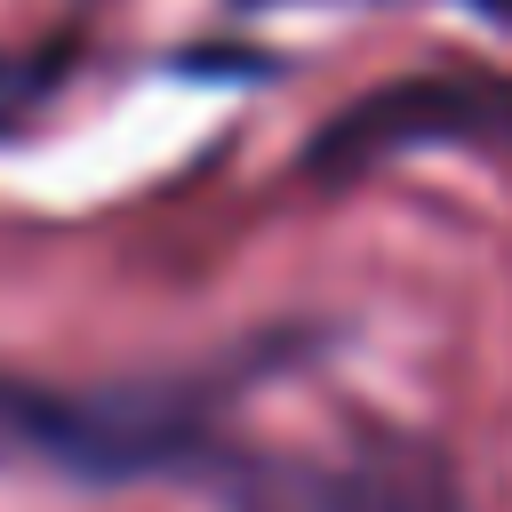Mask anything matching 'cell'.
Instances as JSON below:
<instances>
[{"label": "cell", "instance_id": "1", "mask_svg": "<svg viewBox=\"0 0 512 512\" xmlns=\"http://www.w3.org/2000/svg\"><path fill=\"white\" fill-rule=\"evenodd\" d=\"M328 328L280 320L208 360L104 376V384H48L0 368V464L72 480V488H200L224 496L256 440H240V400L296 360H312Z\"/></svg>", "mask_w": 512, "mask_h": 512}, {"label": "cell", "instance_id": "2", "mask_svg": "<svg viewBox=\"0 0 512 512\" xmlns=\"http://www.w3.org/2000/svg\"><path fill=\"white\" fill-rule=\"evenodd\" d=\"M408 144H488V152H512V80L496 72H408V80H384L368 96H352L312 144H304V176L320 184H344Z\"/></svg>", "mask_w": 512, "mask_h": 512}]
</instances>
